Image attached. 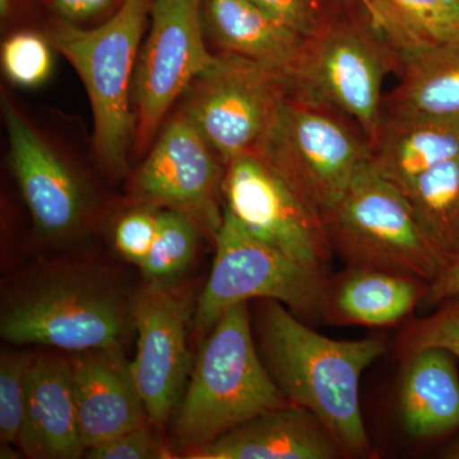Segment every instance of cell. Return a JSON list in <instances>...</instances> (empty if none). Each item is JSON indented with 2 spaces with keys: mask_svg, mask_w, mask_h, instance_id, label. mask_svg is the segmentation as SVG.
Segmentation results:
<instances>
[{
  "mask_svg": "<svg viewBox=\"0 0 459 459\" xmlns=\"http://www.w3.org/2000/svg\"><path fill=\"white\" fill-rule=\"evenodd\" d=\"M68 360L84 451L150 421L123 350L74 352Z\"/></svg>",
  "mask_w": 459,
  "mask_h": 459,
  "instance_id": "obj_15",
  "label": "cell"
},
{
  "mask_svg": "<svg viewBox=\"0 0 459 459\" xmlns=\"http://www.w3.org/2000/svg\"><path fill=\"white\" fill-rule=\"evenodd\" d=\"M397 57L364 20L329 16L305 39L298 62L283 77L287 98L341 115L376 142L385 113L382 87Z\"/></svg>",
  "mask_w": 459,
  "mask_h": 459,
  "instance_id": "obj_5",
  "label": "cell"
},
{
  "mask_svg": "<svg viewBox=\"0 0 459 459\" xmlns=\"http://www.w3.org/2000/svg\"><path fill=\"white\" fill-rule=\"evenodd\" d=\"M255 343L249 305L230 307L211 329L175 411L179 455L201 448L268 411L286 406Z\"/></svg>",
  "mask_w": 459,
  "mask_h": 459,
  "instance_id": "obj_2",
  "label": "cell"
},
{
  "mask_svg": "<svg viewBox=\"0 0 459 459\" xmlns=\"http://www.w3.org/2000/svg\"><path fill=\"white\" fill-rule=\"evenodd\" d=\"M400 411L403 428L418 439L459 428V376L451 352L430 347L407 358Z\"/></svg>",
  "mask_w": 459,
  "mask_h": 459,
  "instance_id": "obj_21",
  "label": "cell"
},
{
  "mask_svg": "<svg viewBox=\"0 0 459 459\" xmlns=\"http://www.w3.org/2000/svg\"><path fill=\"white\" fill-rule=\"evenodd\" d=\"M422 234L446 259L459 255V155L400 189Z\"/></svg>",
  "mask_w": 459,
  "mask_h": 459,
  "instance_id": "obj_24",
  "label": "cell"
},
{
  "mask_svg": "<svg viewBox=\"0 0 459 459\" xmlns=\"http://www.w3.org/2000/svg\"><path fill=\"white\" fill-rule=\"evenodd\" d=\"M197 223L174 210H160L159 226L153 246L141 270L148 281L168 282L178 276L195 258L198 238Z\"/></svg>",
  "mask_w": 459,
  "mask_h": 459,
  "instance_id": "obj_25",
  "label": "cell"
},
{
  "mask_svg": "<svg viewBox=\"0 0 459 459\" xmlns=\"http://www.w3.org/2000/svg\"><path fill=\"white\" fill-rule=\"evenodd\" d=\"M126 0H38L47 12L49 22L75 29L90 30L101 26L126 4Z\"/></svg>",
  "mask_w": 459,
  "mask_h": 459,
  "instance_id": "obj_31",
  "label": "cell"
},
{
  "mask_svg": "<svg viewBox=\"0 0 459 459\" xmlns=\"http://www.w3.org/2000/svg\"><path fill=\"white\" fill-rule=\"evenodd\" d=\"M459 155V120L433 115L388 113L370 146V165L398 189Z\"/></svg>",
  "mask_w": 459,
  "mask_h": 459,
  "instance_id": "obj_20",
  "label": "cell"
},
{
  "mask_svg": "<svg viewBox=\"0 0 459 459\" xmlns=\"http://www.w3.org/2000/svg\"><path fill=\"white\" fill-rule=\"evenodd\" d=\"M344 455L309 411L289 403L255 416L186 459H332Z\"/></svg>",
  "mask_w": 459,
  "mask_h": 459,
  "instance_id": "obj_16",
  "label": "cell"
},
{
  "mask_svg": "<svg viewBox=\"0 0 459 459\" xmlns=\"http://www.w3.org/2000/svg\"><path fill=\"white\" fill-rule=\"evenodd\" d=\"M9 164L29 208L33 229L45 240H66L92 221L96 201L89 181L56 142L2 92Z\"/></svg>",
  "mask_w": 459,
  "mask_h": 459,
  "instance_id": "obj_12",
  "label": "cell"
},
{
  "mask_svg": "<svg viewBox=\"0 0 459 459\" xmlns=\"http://www.w3.org/2000/svg\"><path fill=\"white\" fill-rule=\"evenodd\" d=\"M13 446L14 444L2 443V446H0V458H20V455H18V452L13 448Z\"/></svg>",
  "mask_w": 459,
  "mask_h": 459,
  "instance_id": "obj_35",
  "label": "cell"
},
{
  "mask_svg": "<svg viewBox=\"0 0 459 459\" xmlns=\"http://www.w3.org/2000/svg\"><path fill=\"white\" fill-rule=\"evenodd\" d=\"M371 26L394 51L400 69L429 51L459 45L457 0H360Z\"/></svg>",
  "mask_w": 459,
  "mask_h": 459,
  "instance_id": "obj_22",
  "label": "cell"
},
{
  "mask_svg": "<svg viewBox=\"0 0 459 459\" xmlns=\"http://www.w3.org/2000/svg\"><path fill=\"white\" fill-rule=\"evenodd\" d=\"M201 13L205 39L219 53L255 60L283 75L298 62L307 39L250 0H201Z\"/></svg>",
  "mask_w": 459,
  "mask_h": 459,
  "instance_id": "obj_19",
  "label": "cell"
},
{
  "mask_svg": "<svg viewBox=\"0 0 459 459\" xmlns=\"http://www.w3.org/2000/svg\"><path fill=\"white\" fill-rule=\"evenodd\" d=\"M38 0H0V22L3 32L25 29L22 22L32 11Z\"/></svg>",
  "mask_w": 459,
  "mask_h": 459,
  "instance_id": "obj_34",
  "label": "cell"
},
{
  "mask_svg": "<svg viewBox=\"0 0 459 459\" xmlns=\"http://www.w3.org/2000/svg\"><path fill=\"white\" fill-rule=\"evenodd\" d=\"M389 113L422 114L459 120V45L429 51L404 63Z\"/></svg>",
  "mask_w": 459,
  "mask_h": 459,
  "instance_id": "obj_23",
  "label": "cell"
},
{
  "mask_svg": "<svg viewBox=\"0 0 459 459\" xmlns=\"http://www.w3.org/2000/svg\"><path fill=\"white\" fill-rule=\"evenodd\" d=\"M457 2L459 3V0H457Z\"/></svg>",
  "mask_w": 459,
  "mask_h": 459,
  "instance_id": "obj_37",
  "label": "cell"
},
{
  "mask_svg": "<svg viewBox=\"0 0 459 459\" xmlns=\"http://www.w3.org/2000/svg\"><path fill=\"white\" fill-rule=\"evenodd\" d=\"M213 59L202 23L201 0H153L133 81V155L148 152L169 111Z\"/></svg>",
  "mask_w": 459,
  "mask_h": 459,
  "instance_id": "obj_10",
  "label": "cell"
},
{
  "mask_svg": "<svg viewBox=\"0 0 459 459\" xmlns=\"http://www.w3.org/2000/svg\"><path fill=\"white\" fill-rule=\"evenodd\" d=\"M89 459H171L178 453L166 446L147 424L111 437L87 449Z\"/></svg>",
  "mask_w": 459,
  "mask_h": 459,
  "instance_id": "obj_30",
  "label": "cell"
},
{
  "mask_svg": "<svg viewBox=\"0 0 459 459\" xmlns=\"http://www.w3.org/2000/svg\"><path fill=\"white\" fill-rule=\"evenodd\" d=\"M214 246L212 271L193 314L195 329L210 332L230 307L250 300L279 301L300 319L322 318L327 273L253 237L225 205Z\"/></svg>",
  "mask_w": 459,
  "mask_h": 459,
  "instance_id": "obj_8",
  "label": "cell"
},
{
  "mask_svg": "<svg viewBox=\"0 0 459 459\" xmlns=\"http://www.w3.org/2000/svg\"><path fill=\"white\" fill-rule=\"evenodd\" d=\"M226 165L180 110L166 119L129 180L131 204L174 210L214 243L223 222Z\"/></svg>",
  "mask_w": 459,
  "mask_h": 459,
  "instance_id": "obj_11",
  "label": "cell"
},
{
  "mask_svg": "<svg viewBox=\"0 0 459 459\" xmlns=\"http://www.w3.org/2000/svg\"><path fill=\"white\" fill-rule=\"evenodd\" d=\"M455 296H459V255L449 259L437 279L429 283L421 304L429 307H437Z\"/></svg>",
  "mask_w": 459,
  "mask_h": 459,
  "instance_id": "obj_33",
  "label": "cell"
},
{
  "mask_svg": "<svg viewBox=\"0 0 459 459\" xmlns=\"http://www.w3.org/2000/svg\"><path fill=\"white\" fill-rule=\"evenodd\" d=\"M332 252L347 267L374 268L431 281L446 259L422 234L409 202L369 160L323 222Z\"/></svg>",
  "mask_w": 459,
  "mask_h": 459,
  "instance_id": "obj_6",
  "label": "cell"
},
{
  "mask_svg": "<svg viewBox=\"0 0 459 459\" xmlns=\"http://www.w3.org/2000/svg\"><path fill=\"white\" fill-rule=\"evenodd\" d=\"M17 446L30 458L84 457L68 359L33 356L25 424Z\"/></svg>",
  "mask_w": 459,
  "mask_h": 459,
  "instance_id": "obj_17",
  "label": "cell"
},
{
  "mask_svg": "<svg viewBox=\"0 0 459 459\" xmlns=\"http://www.w3.org/2000/svg\"><path fill=\"white\" fill-rule=\"evenodd\" d=\"M153 0H126L95 29L48 22L42 31L82 80L92 108V147L110 179L128 174L135 140L133 81Z\"/></svg>",
  "mask_w": 459,
  "mask_h": 459,
  "instance_id": "obj_3",
  "label": "cell"
},
{
  "mask_svg": "<svg viewBox=\"0 0 459 459\" xmlns=\"http://www.w3.org/2000/svg\"><path fill=\"white\" fill-rule=\"evenodd\" d=\"M320 223L370 159L362 133L341 115L285 98L258 155Z\"/></svg>",
  "mask_w": 459,
  "mask_h": 459,
  "instance_id": "obj_7",
  "label": "cell"
},
{
  "mask_svg": "<svg viewBox=\"0 0 459 459\" xmlns=\"http://www.w3.org/2000/svg\"><path fill=\"white\" fill-rule=\"evenodd\" d=\"M286 95L281 72L217 53L184 93L178 110L228 165L237 157L261 152Z\"/></svg>",
  "mask_w": 459,
  "mask_h": 459,
  "instance_id": "obj_9",
  "label": "cell"
},
{
  "mask_svg": "<svg viewBox=\"0 0 459 459\" xmlns=\"http://www.w3.org/2000/svg\"><path fill=\"white\" fill-rule=\"evenodd\" d=\"M443 457L448 459H459V440L452 443L451 446L443 452Z\"/></svg>",
  "mask_w": 459,
  "mask_h": 459,
  "instance_id": "obj_36",
  "label": "cell"
},
{
  "mask_svg": "<svg viewBox=\"0 0 459 459\" xmlns=\"http://www.w3.org/2000/svg\"><path fill=\"white\" fill-rule=\"evenodd\" d=\"M428 286L427 281L406 274L347 267L329 280L322 318L334 325L389 327L421 303Z\"/></svg>",
  "mask_w": 459,
  "mask_h": 459,
  "instance_id": "obj_18",
  "label": "cell"
},
{
  "mask_svg": "<svg viewBox=\"0 0 459 459\" xmlns=\"http://www.w3.org/2000/svg\"><path fill=\"white\" fill-rule=\"evenodd\" d=\"M256 7L279 21L283 26L309 38L318 31L329 14L320 7L319 0H250Z\"/></svg>",
  "mask_w": 459,
  "mask_h": 459,
  "instance_id": "obj_32",
  "label": "cell"
},
{
  "mask_svg": "<svg viewBox=\"0 0 459 459\" xmlns=\"http://www.w3.org/2000/svg\"><path fill=\"white\" fill-rule=\"evenodd\" d=\"M222 197L226 210L253 237L327 273L333 252L322 223L261 157L240 156L226 165Z\"/></svg>",
  "mask_w": 459,
  "mask_h": 459,
  "instance_id": "obj_13",
  "label": "cell"
},
{
  "mask_svg": "<svg viewBox=\"0 0 459 459\" xmlns=\"http://www.w3.org/2000/svg\"><path fill=\"white\" fill-rule=\"evenodd\" d=\"M42 30H16L7 33L0 50L3 74L13 86L35 89L49 80L53 72V51Z\"/></svg>",
  "mask_w": 459,
  "mask_h": 459,
  "instance_id": "obj_26",
  "label": "cell"
},
{
  "mask_svg": "<svg viewBox=\"0 0 459 459\" xmlns=\"http://www.w3.org/2000/svg\"><path fill=\"white\" fill-rule=\"evenodd\" d=\"M258 301L259 352L287 401L312 412L344 455H371L360 380L385 355V343L376 338L333 340L307 327L279 301Z\"/></svg>",
  "mask_w": 459,
  "mask_h": 459,
  "instance_id": "obj_1",
  "label": "cell"
},
{
  "mask_svg": "<svg viewBox=\"0 0 459 459\" xmlns=\"http://www.w3.org/2000/svg\"><path fill=\"white\" fill-rule=\"evenodd\" d=\"M161 208L148 204H132L114 229L117 252L138 267L143 264L153 246Z\"/></svg>",
  "mask_w": 459,
  "mask_h": 459,
  "instance_id": "obj_29",
  "label": "cell"
},
{
  "mask_svg": "<svg viewBox=\"0 0 459 459\" xmlns=\"http://www.w3.org/2000/svg\"><path fill=\"white\" fill-rule=\"evenodd\" d=\"M133 329V296L87 268L39 274L3 301L0 314L3 340L74 353L123 350Z\"/></svg>",
  "mask_w": 459,
  "mask_h": 459,
  "instance_id": "obj_4",
  "label": "cell"
},
{
  "mask_svg": "<svg viewBox=\"0 0 459 459\" xmlns=\"http://www.w3.org/2000/svg\"><path fill=\"white\" fill-rule=\"evenodd\" d=\"M33 356L3 352L0 356V440L18 444L25 424L29 371Z\"/></svg>",
  "mask_w": 459,
  "mask_h": 459,
  "instance_id": "obj_27",
  "label": "cell"
},
{
  "mask_svg": "<svg viewBox=\"0 0 459 459\" xmlns=\"http://www.w3.org/2000/svg\"><path fill=\"white\" fill-rule=\"evenodd\" d=\"M193 314L189 295L168 282L148 281L133 296L138 340L132 376L148 420L157 428L175 413L188 385L193 367L186 336Z\"/></svg>",
  "mask_w": 459,
  "mask_h": 459,
  "instance_id": "obj_14",
  "label": "cell"
},
{
  "mask_svg": "<svg viewBox=\"0 0 459 459\" xmlns=\"http://www.w3.org/2000/svg\"><path fill=\"white\" fill-rule=\"evenodd\" d=\"M437 307V312L413 320L403 329L398 338V352L403 358L422 349L437 347L459 359V296Z\"/></svg>",
  "mask_w": 459,
  "mask_h": 459,
  "instance_id": "obj_28",
  "label": "cell"
}]
</instances>
